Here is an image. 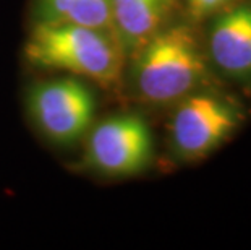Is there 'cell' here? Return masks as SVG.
Segmentation results:
<instances>
[{"mask_svg":"<svg viewBox=\"0 0 251 250\" xmlns=\"http://www.w3.org/2000/svg\"><path fill=\"white\" fill-rule=\"evenodd\" d=\"M37 21L81 25L115 33L112 0H41Z\"/></svg>","mask_w":251,"mask_h":250,"instance_id":"8","label":"cell"},{"mask_svg":"<svg viewBox=\"0 0 251 250\" xmlns=\"http://www.w3.org/2000/svg\"><path fill=\"white\" fill-rule=\"evenodd\" d=\"M86 138V161L107 177H131L151 164L152 134L143 117L119 114L93 124Z\"/></svg>","mask_w":251,"mask_h":250,"instance_id":"4","label":"cell"},{"mask_svg":"<svg viewBox=\"0 0 251 250\" xmlns=\"http://www.w3.org/2000/svg\"><path fill=\"white\" fill-rule=\"evenodd\" d=\"M240 122L242 112L230 101L214 93L195 91L180 99L174 112L172 146L181 159H202L230 138Z\"/></svg>","mask_w":251,"mask_h":250,"instance_id":"5","label":"cell"},{"mask_svg":"<svg viewBox=\"0 0 251 250\" xmlns=\"http://www.w3.org/2000/svg\"><path fill=\"white\" fill-rule=\"evenodd\" d=\"M125 57L115 33L72 23L37 21L25 42L29 65L86 78L105 89L119 84Z\"/></svg>","mask_w":251,"mask_h":250,"instance_id":"1","label":"cell"},{"mask_svg":"<svg viewBox=\"0 0 251 250\" xmlns=\"http://www.w3.org/2000/svg\"><path fill=\"white\" fill-rule=\"evenodd\" d=\"M209 56L228 77L251 82V3L219 15L209 33Z\"/></svg>","mask_w":251,"mask_h":250,"instance_id":"6","label":"cell"},{"mask_svg":"<svg viewBox=\"0 0 251 250\" xmlns=\"http://www.w3.org/2000/svg\"><path fill=\"white\" fill-rule=\"evenodd\" d=\"M26 104L37 130L60 146L75 145L88 135L94 124V93L76 77L34 84L28 93Z\"/></svg>","mask_w":251,"mask_h":250,"instance_id":"3","label":"cell"},{"mask_svg":"<svg viewBox=\"0 0 251 250\" xmlns=\"http://www.w3.org/2000/svg\"><path fill=\"white\" fill-rule=\"evenodd\" d=\"M175 0H112V20L125 54H135L164 28Z\"/></svg>","mask_w":251,"mask_h":250,"instance_id":"7","label":"cell"},{"mask_svg":"<svg viewBox=\"0 0 251 250\" xmlns=\"http://www.w3.org/2000/svg\"><path fill=\"white\" fill-rule=\"evenodd\" d=\"M237 0H188L190 12L195 17H207L211 13H216L219 10H227Z\"/></svg>","mask_w":251,"mask_h":250,"instance_id":"9","label":"cell"},{"mask_svg":"<svg viewBox=\"0 0 251 250\" xmlns=\"http://www.w3.org/2000/svg\"><path fill=\"white\" fill-rule=\"evenodd\" d=\"M133 56L135 89L146 103H175L207 80L206 56L186 25L164 26Z\"/></svg>","mask_w":251,"mask_h":250,"instance_id":"2","label":"cell"}]
</instances>
